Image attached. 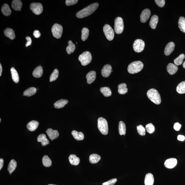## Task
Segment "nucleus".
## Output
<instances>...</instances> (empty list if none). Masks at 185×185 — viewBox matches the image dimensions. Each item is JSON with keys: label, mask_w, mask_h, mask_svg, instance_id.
I'll return each mask as SVG.
<instances>
[{"label": "nucleus", "mask_w": 185, "mask_h": 185, "mask_svg": "<svg viewBox=\"0 0 185 185\" xmlns=\"http://www.w3.org/2000/svg\"><path fill=\"white\" fill-rule=\"evenodd\" d=\"M99 6V4L97 3L91 4L88 6L78 12L76 14V17L79 18H82L87 17L96 11Z\"/></svg>", "instance_id": "nucleus-1"}, {"label": "nucleus", "mask_w": 185, "mask_h": 185, "mask_svg": "<svg viewBox=\"0 0 185 185\" xmlns=\"http://www.w3.org/2000/svg\"><path fill=\"white\" fill-rule=\"evenodd\" d=\"M147 96L150 101L156 104L161 103V99L158 91L155 89H149L147 93Z\"/></svg>", "instance_id": "nucleus-2"}, {"label": "nucleus", "mask_w": 185, "mask_h": 185, "mask_svg": "<svg viewBox=\"0 0 185 185\" xmlns=\"http://www.w3.org/2000/svg\"><path fill=\"white\" fill-rule=\"evenodd\" d=\"M144 65L141 61H135L131 63L128 68V72L131 74H135L141 72Z\"/></svg>", "instance_id": "nucleus-3"}, {"label": "nucleus", "mask_w": 185, "mask_h": 185, "mask_svg": "<svg viewBox=\"0 0 185 185\" xmlns=\"http://www.w3.org/2000/svg\"><path fill=\"white\" fill-rule=\"evenodd\" d=\"M97 126L99 131L103 135H107L108 133V124L104 118H99L98 119Z\"/></svg>", "instance_id": "nucleus-4"}, {"label": "nucleus", "mask_w": 185, "mask_h": 185, "mask_svg": "<svg viewBox=\"0 0 185 185\" xmlns=\"http://www.w3.org/2000/svg\"><path fill=\"white\" fill-rule=\"evenodd\" d=\"M79 60L82 66H86L91 62L92 60V56L90 52H85L79 56Z\"/></svg>", "instance_id": "nucleus-5"}, {"label": "nucleus", "mask_w": 185, "mask_h": 185, "mask_svg": "<svg viewBox=\"0 0 185 185\" xmlns=\"http://www.w3.org/2000/svg\"><path fill=\"white\" fill-rule=\"evenodd\" d=\"M114 29L116 33L120 34L124 29V23L123 19L120 17L116 18L115 21Z\"/></svg>", "instance_id": "nucleus-6"}, {"label": "nucleus", "mask_w": 185, "mask_h": 185, "mask_svg": "<svg viewBox=\"0 0 185 185\" xmlns=\"http://www.w3.org/2000/svg\"><path fill=\"white\" fill-rule=\"evenodd\" d=\"M103 31L107 39L109 41L113 40L114 38V31L110 26L106 24L103 26Z\"/></svg>", "instance_id": "nucleus-7"}, {"label": "nucleus", "mask_w": 185, "mask_h": 185, "mask_svg": "<svg viewBox=\"0 0 185 185\" xmlns=\"http://www.w3.org/2000/svg\"><path fill=\"white\" fill-rule=\"evenodd\" d=\"M52 31L54 37L59 39L62 37L63 32V28L60 24H55L53 26Z\"/></svg>", "instance_id": "nucleus-8"}, {"label": "nucleus", "mask_w": 185, "mask_h": 185, "mask_svg": "<svg viewBox=\"0 0 185 185\" xmlns=\"http://www.w3.org/2000/svg\"><path fill=\"white\" fill-rule=\"evenodd\" d=\"M133 48L135 52H141L144 50L145 44L143 40L141 39H137L135 40L133 44Z\"/></svg>", "instance_id": "nucleus-9"}, {"label": "nucleus", "mask_w": 185, "mask_h": 185, "mask_svg": "<svg viewBox=\"0 0 185 185\" xmlns=\"http://www.w3.org/2000/svg\"><path fill=\"white\" fill-rule=\"evenodd\" d=\"M30 10L36 15H39L43 11V7L41 4L33 3L30 4Z\"/></svg>", "instance_id": "nucleus-10"}, {"label": "nucleus", "mask_w": 185, "mask_h": 185, "mask_svg": "<svg viewBox=\"0 0 185 185\" xmlns=\"http://www.w3.org/2000/svg\"><path fill=\"white\" fill-rule=\"evenodd\" d=\"M151 13L150 10L146 9L142 11L140 15V20L142 23H145L147 21L150 17Z\"/></svg>", "instance_id": "nucleus-11"}, {"label": "nucleus", "mask_w": 185, "mask_h": 185, "mask_svg": "<svg viewBox=\"0 0 185 185\" xmlns=\"http://www.w3.org/2000/svg\"><path fill=\"white\" fill-rule=\"evenodd\" d=\"M177 163V160L176 158H170L166 160L164 162V165L165 167L169 169L174 168Z\"/></svg>", "instance_id": "nucleus-12"}, {"label": "nucleus", "mask_w": 185, "mask_h": 185, "mask_svg": "<svg viewBox=\"0 0 185 185\" xmlns=\"http://www.w3.org/2000/svg\"><path fill=\"white\" fill-rule=\"evenodd\" d=\"M112 67L110 65H105L101 70V73L102 76L105 78L109 76L112 72Z\"/></svg>", "instance_id": "nucleus-13"}, {"label": "nucleus", "mask_w": 185, "mask_h": 185, "mask_svg": "<svg viewBox=\"0 0 185 185\" xmlns=\"http://www.w3.org/2000/svg\"><path fill=\"white\" fill-rule=\"evenodd\" d=\"M46 133L52 141L57 139L59 136V133L57 130H53L51 128L48 129L46 131Z\"/></svg>", "instance_id": "nucleus-14"}, {"label": "nucleus", "mask_w": 185, "mask_h": 185, "mask_svg": "<svg viewBox=\"0 0 185 185\" xmlns=\"http://www.w3.org/2000/svg\"><path fill=\"white\" fill-rule=\"evenodd\" d=\"M175 47L174 42H170L167 45L164 50V54L166 56H169L173 52Z\"/></svg>", "instance_id": "nucleus-15"}, {"label": "nucleus", "mask_w": 185, "mask_h": 185, "mask_svg": "<svg viewBox=\"0 0 185 185\" xmlns=\"http://www.w3.org/2000/svg\"><path fill=\"white\" fill-rule=\"evenodd\" d=\"M96 78V72L94 71H91L86 76L87 82L89 84L94 82Z\"/></svg>", "instance_id": "nucleus-16"}, {"label": "nucleus", "mask_w": 185, "mask_h": 185, "mask_svg": "<svg viewBox=\"0 0 185 185\" xmlns=\"http://www.w3.org/2000/svg\"><path fill=\"white\" fill-rule=\"evenodd\" d=\"M167 69L169 74L170 75H173L176 74L178 70V67L173 64H169L167 67Z\"/></svg>", "instance_id": "nucleus-17"}, {"label": "nucleus", "mask_w": 185, "mask_h": 185, "mask_svg": "<svg viewBox=\"0 0 185 185\" xmlns=\"http://www.w3.org/2000/svg\"><path fill=\"white\" fill-rule=\"evenodd\" d=\"M39 124L38 121L33 120L30 121L27 125V129L30 131H35L37 129Z\"/></svg>", "instance_id": "nucleus-18"}, {"label": "nucleus", "mask_w": 185, "mask_h": 185, "mask_svg": "<svg viewBox=\"0 0 185 185\" xmlns=\"http://www.w3.org/2000/svg\"><path fill=\"white\" fill-rule=\"evenodd\" d=\"M38 141L41 142L43 146H45L50 143L49 141L47 138L46 135L45 134H42L38 136Z\"/></svg>", "instance_id": "nucleus-19"}, {"label": "nucleus", "mask_w": 185, "mask_h": 185, "mask_svg": "<svg viewBox=\"0 0 185 185\" xmlns=\"http://www.w3.org/2000/svg\"><path fill=\"white\" fill-rule=\"evenodd\" d=\"M22 3L20 0H14L11 4L12 7L16 11H21V9L22 7Z\"/></svg>", "instance_id": "nucleus-20"}, {"label": "nucleus", "mask_w": 185, "mask_h": 185, "mask_svg": "<svg viewBox=\"0 0 185 185\" xmlns=\"http://www.w3.org/2000/svg\"><path fill=\"white\" fill-rule=\"evenodd\" d=\"M4 33L6 37L13 40L15 38V34L14 30L11 28H7L4 31Z\"/></svg>", "instance_id": "nucleus-21"}, {"label": "nucleus", "mask_w": 185, "mask_h": 185, "mask_svg": "<svg viewBox=\"0 0 185 185\" xmlns=\"http://www.w3.org/2000/svg\"><path fill=\"white\" fill-rule=\"evenodd\" d=\"M68 101L66 99H62L58 100L55 103L54 106L56 108L60 109L64 107L67 104Z\"/></svg>", "instance_id": "nucleus-22"}, {"label": "nucleus", "mask_w": 185, "mask_h": 185, "mask_svg": "<svg viewBox=\"0 0 185 185\" xmlns=\"http://www.w3.org/2000/svg\"><path fill=\"white\" fill-rule=\"evenodd\" d=\"M154 182V177L153 175L151 173H148L146 174L145 177V185H153Z\"/></svg>", "instance_id": "nucleus-23"}, {"label": "nucleus", "mask_w": 185, "mask_h": 185, "mask_svg": "<svg viewBox=\"0 0 185 185\" xmlns=\"http://www.w3.org/2000/svg\"><path fill=\"white\" fill-rule=\"evenodd\" d=\"M158 21V16L154 15L152 16L149 23L150 26L152 29H155L156 28Z\"/></svg>", "instance_id": "nucleus-24"}, {"label": "nucleus", "mask_w": 185, "mask_h": 185, "mask_svg": "<svg viewBox=\"0 0 185 185\" xmlns=\"http://www.w3.org/2000/svg\"><path fill=\"white\" fill-rule=\"evenodd\" d=\"M69 160L70 164L73 165L77 166L80 163V158L74 154H72L69 156Z\"/></svg>", "instance_id": "nucleus-25"}, {"label": "nucleus", "mask_w": 185, "mask_h": 185, "mask_svg": "<svg viewBox=\"0 0 185 185\" xmlns=\"http://www.w3.org/2000/svg\"><path fill=\"white\" fill-rule=\"evenodd\" d=\"M43 69L42 67L40 66H38L34 70L32 74L33 76L36 78H40L41 77L43 74Z\"/></svg>", "instance_id": "nucleus-26"}, {"label": "nucleus", "mask_w": 185, "mask_h": 185, "mask_svg": "<svg viewBox=\"0 0 185 185\" xmlns=\"http://www.w3.org/2000/svg\"><path fill=\"white\" fill-rule=\"evenodd\" d=\"M72 133L74 139L78 141H82L84 139V135L82 132L74 130L72 132Z\"/></svg>", "instance_id": "nucleus-27"}, {"label": "nucleus", "mask_w": 185, "mask_h": 185, "mask_svg": "<svg viewBox=\"0 0 185 185\" xmlns=\"http://www.w3.org/2000/svg\"><path fill=\"white\" fill-rule=\"evenodd\" d=\"M118 92L120 94H125L128 92V89L127 87V84L125 83H121L118 86Z\"/></svg>", "instance_id": "nucleus-28"}, {"label": "nucleus", "mask_w": 185, "mask_h": 185, "mask_svg": "<svg viewBox=\"0 0 185 185\" xmlns=\"http://www.w3.org/2000/svg\"><path fill=\"white\" fill-rule=\"evenodd\" d=\"M1 11L4 15L8 16L11 15V11L7 4H4L2 7Z\"/></svg>", "instance_id": "nucleus-29"}, {"label": "nucleus", "mask_w": 185, "mask_h": 185, "mask_svg": "<svg viewBox=\"0 0 185 185\" xmlns=\"http://www.w3.org/2000/svg\"><path fill=\"white\" fill-rule=\"evenodd\" d=\"M101 159V156L98 154H91L89 157V161L91 164H96Z\"/></svg>", "instance_id": "nucleus-30"}, {"label": "nucleus", "mask_w": 185, "mask_h": 185, "mask_svg": "<svg viewBox=\"0 0 185 185\" xmlns=\"http://www.w3.org/2000/svg\"><path fill=\"white\" fill-rule=\"evenodd\" d=\"M11 71L12 79L14 82L18 83L19 82V77L17 71L13 67L11 68Z\"/></svg>", "instance_id": "nucleus-31"}, {"label": "nucleus", "mask_w": 185, "mask_h": 185, "mask_svg": "<svg viewBox=\"0 0 185 185\" xmlns=\"http://www.w3.org/2000/svg\"><path fill=\"white\" fill-rule=\"evenodd\" d=\"M37 91V89L34 87H30L24 91L23 94L24 96H30L35 94Z\"/></svg>", "instance_id": "nucleus-32"}, {"label": "nucleus", "mask_w": 185, "mask_h": 185, "mask_svg": "<svg viewBox=\"0 0 185 185\" xmlns=\"http://www.w3.org/2000/svg\"><path fill=\"white\" fill-rule=\"evenodd\" d=\"M17 166V162L14 159H12L10 162L8 166V170L9 173H13L16 169Z\"/></svg>", "instance_id": "nucleus-33"}, {"label": "nucleus", "mask_w": 185, "mask_h": 185, "mask_svg": "<svg viewBox=\"0 0 185 185\" xmlns=\"http://www.w3.org/2000/svg\"><path fill=\"white\" fill-rule=\"evenodd\" d=\"M176 91L179 94L185 93V81L181 82L176 87Z\"/></svg>", "instance_id": "nucleus-34"}, {"label": "nucleus", "mask_w": 185, "mask_h": 185, "mask_svg": "<svg viewBox=\"0 0 185 185\" xmlns=\"http://www.w3.org/2000/svg\"><path fill=\"white\" fill-rule=\"evenodd\" d=\"M179 28L182 32L185 33V18L181 17L179 19L178 22Z\"/></svg>", "instance_id": "nucleus-35"}, {"label": "nucleus", "mask_w": 185, "mask_h": 185, "mask_svg": "<svg viewBox=\"0 0 185 185\" xmlns=\"http://www.w3.org/2000/svg\"><path fill=\"white\" fill-rule=\"evenodd\" d=\"M126 125L123 122L120 121L119 122V132L120 135H125L126 133Z\"/></svg>", "instance_id": "nucleus-36"}, {"label": "nucleus", "mask_w": 185, "mask_h": 185, "mask_svg": "<svg viewBox=\"0 0 185 185\" xmlns=\"http://www.w3.org/2000/svg\"><path fill=\"white\" fill-rule=\"evenodd\" d=\"M100 90L101 92L105 97H109L111 95L112 92L111 89L108 87H101Z\"/></svg>", "instance_id": "nucleus-37"}, {"label": "nucleus", "mask_w": 185, "mask_h": 185, "mask_svg": "<svg viewBox=\"0 0 185 185\" xmlns=\"http://www.w3.org/2000/svg\"><path fill=\"white\" fill-rule=\"evenodd\" d=\"M68 44L69 45L66 48V51L68 54H70L74 51L76 49V46L70 40L69 41Z\"/></svg>", "instance_id": "nucleus-38"}, {"label": "nucleus", "mask_w": 185, "mask_h": 185, "mask_svg": "<svg viewBox=\"0 0 185 185\" xmlns=\"http://www.w3.org/2000/svg\"><path fill=\"white\" fill-rule=\"evenodd\" d=\"M42 163L46 167H50L51 166L52 162L50 158L47 155H45L42 158Z\"/></svg>", "instance_id": "nucleus-39"}, {"label": "nucleus", "mask_w": 185, "mask_h": 185, "mask_svg": "<svg viewBox=\"0 0 185 185\" xmlns=\"http://www.w3.org/2000/svg\"><path fill=\"white\" fill-rule=\"evenodd\" d=\"M185 58V55L184 54H181L177 58H176L174 60V65L176 66H179L181 65L183 62V60Z\"/></svg>", "instance_id": "nucleus-40"}, {"label": "nucleus", "mask_w": 185, "mask_h": 185, "mask_svg": "<svg viewBox=\"0 0 185 185\" xmlns=\"http://www.w3.org/2000/svg\"><path fill=\"white\" fill-rule=\"evenodd\" d=\"M89 34V30L88 28H84L82 30V35H81V39L83 41H85L87 39Z\"/></svg>", "instance_id": "nucleus-41"}, {"label": "nucleus", "mask_w": 185, "mask_h": 185, "mask_svg": "<svg viewBox=\"0 0 185 185\" xmlns=\"http://www.w3.org/2000/svg\"><path fill=\"white\" fill-rule=\"evenodd\" d=\"M59 72L58 70L57 69H55L52 72V74H51L50 77V81L52 82V81H55L58 78L59 76Z\"/></svg>", "instance_id": "nucleus-42"}, {"label": "nucleus", "mask_w": 185, "mask_h": 185, "mask_svg": "<svg viewBox=\"0 0 185 185\" xmlns=\"http://www.w3.org/2000/svg\"><path fill=\"white\" fill-rule=\"evenodd\" d=\"M146 129L148 133L152 134L155 131V127L151 123L148 124L146 125Z\"/></svg>", "instance_id": "nucleus-43"}, {"label": "nucleus", "mask_w": 185, "mask_h": 185, "mask_svg": "<svg viewBox=\"0 0 185 185\" xmlns=\"http://www.w3.org/2000/svg\"><path fill=\"white\" fill-rule=\"evenodd\" d=\"M137 130L138 133L140 135L143 136L145 135V129L142 125L138 126Z\"/></svg>", "instance_id": "nucleus-44"}, {"label": "nucleus", "mask_w": 185, "mask_h": 185, "mask_svg": "<svg viewBox=\"0 0 185 185\" xmlns=\"http://www.w3.org/2000/svg\"><path fill=\"white\" fill-rule=\"evenodd\" d=\"M117 179L114 178L108 181L103 183L102 185H114L117 182Z\"/></svg>", "instance_id": "nucleus-45"}, {"label": "nucleus", "mask_w": 185, "mask_h": 185, "mask_svg": "<svg viewBox=\"0 0 185 185\" xmlns=\"http://www.w3.org/2000/svg\"><path fill=\"white\" fill-rule=\"evenodd\" d=\"M156 4L160 7H163L165 5V1L164 0H155Z\"/></svg>", "instance_id": "nucleus-46"}, {"label": "nucleus", "mask_w": 185, "mask_h": 185, "mask_svg": "<svg viewBox=\"0 0 185 185\" xmlns=\"http://www.w3.org/2000/svg\"><path fill=\"white\" fill-rule=\"evenodd\" d=\"M78 0H66V4L68 6L74 5L78 3Z\"/></svg>", "instance_id": "nucleus-47"}, {"label": "nucleus", "mask_w": 185, "mask_h": 185, "mask_svg": "<svg viewBox=\"0 0 185 185\" xmlns=\"http://www.w3.org/2000/svg\"><path fill=\"white\" fill-rule=\"evenodd\" d=\"M26 38L27 40V43L26 44V47H28V46L31 45L32 40L31 38L29 36H27Z\"/></svg>", "instance_id": "nucleus-48"}, {"label": "nucleus", "mask_w": 185, "mask_h": 185, "mask_svg": "<svg viewBox=\"0 0 185 185\" xmlns=\"http://www.w3.org/2000/svg\"><path fill=\"white\" fill-rule=\"evenodd\" d=\"M181 127V125L178 123H176L174 124V128L175 130L178 131L180 130Z\"/></svg>", "instance_id": "nucleus-49"}, {"label": "nucleus", "mask_w": 185, "mask_h": 185, "mask_svg": "<svg viewBox=\"0 0 185 185\" xmlns=\"http://www.w3.org/2000/svg\"><path fill=\"white\" fill-rule=\"evenodd\" d=\"M33 35L35 38H39L40 36V33L39 30H36L33 32Z\"/></svg>", "instance_id": "nucleus-50"}, {"label": "nucleus", "mask_w": 185, "mask_h": 185, "mask_svg": "<svg viewBox=\"0 0 185 185\" xmlns=\"http://www.w3.org/2000/svg\"><path fill=\"white\" fill-rule=\"evenodd\" d=\"M177 139L179 141H183L185 140V137L184 135H179L178 136Z\"/></svg>", "instance_id": "nucleus-51"}, {"label": "nucleus", "mask_w": 185, "mask_h": 185, "mask_svg": "<svg viewBox=\"0 0 185 185\" xmlns=\"http://www.w3.org/2000/svg\"><path fill=\"white\" fill-rule=\"evenodd\" d=\"M4 160L3 158L0 159V170L2 168L4 165Z\"/></svg>", "instance_id": "nucleus-52"}, {"label": "nucleus", "mask_w": 185, "mask_h": 185, "mask_svg": "<svg viewBox=\"0 0 185 185\" xmlns=\"http://www.w3.org/2000/svg\"><path fill=\"white\" fill-rule=\"evenodd\" d=\"M2 72V67L1 64H0V76H1Z\"/></svg>", "instance_id": "nucleus-53"}, {"label": "nucleus", "mask_w": 185, "mask_h": 185, "mask_svg": "<svg viewBox=\"0 0 185 185\" xmlns=\"http://www.w3.org/2000/svg\"><path fill=\"white\" fill-rule=\"evenodd\" d=\"M183 67H184V68L185 69V61L184 62V63H183Z\"/></svg>", "instance_id": "nucleus-54"}, {"label": "nucleus", "mask_w": 185, "mask_h": 185, "mask_svg": "<svg viewBox=\"0 0 185 185\" xmlns=\"http://www.w3.org/2000/svg\"><path fill=\"white\" fill-rule=\"evenodd\" d=\"M48 185H55V184H48Z\"/></svg>", "instance_id": "nucleus-55"}, {"label": "nucleus", "mask_w": 185, "mask_h": 185, "mask_svg": "<svg viewBox=\"0 0 185 185\" xmlns=\"http://www.w3.org/2000/svg\"><path fill=\"white\" fill-rule=\"evenodd\" d=\"M1 119H0V122H1Z\"/></svg>", "instance_id": "nucleus-56"}, {"label": "nucleus", "mask_w": 185, "mask_h": 185, "mask_svg": "<svg viewBox=\"0 0 185 185\" xmlns=\"http://www.w3.org/2000/svg\"><path fill=\"white\" fill-rule=\"evenodd\" d=\"M10 174H11V173H10Z\"/></svg>", "instance_id": "nucleus-57"}]
</instances>
